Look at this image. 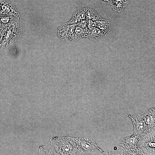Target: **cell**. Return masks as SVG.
<instances>
[{
    "mask_svg": "<svg viewBox=\"0 0 155 155\" xmlns=\"http://www.w3.org/2000/svg\"><path fill=\"white\" fill-rule=\"evenodd\" d=\"M131 120L134 128V135H145L149 134L152 131L146 123L143 114L136 115L126 114Z\"/></svg>",
    "mask_w": 155,
    "mask_h": 155,
    "instance_id": "6da1fadb",
    "label": "cell"
},
{
    "mask_svg": "<svg viewBox=\"0 0 155 155\" xmlns=\"http://www.w3.org/2000/svg\"><path fill=\"white\" fill-rule=\"evenodd\" d=\"M144 120L146 124L152 130L155 129V110L152 108L147 113L143 114Z\"/></svg>",
    "mask_w": 155,
    "mask_h": 155,
    "instance_id": "7a4b0ae2",
    "label": "cell"
},
{
    "mask_svg": "<svg viewBox=\"0 0 155 155\" xmlns=\"http://www.w3.org/2000/svg\"><path fill=\"white\" fill-rule=\"evenodd\" d=\"M129 0H113L111 7L113 9L118 12H120L128 5Z\"/></svg>",
    "mask_w": 155,
    "mask_h": 155,
    "instance_id": "3957f363",
    "label": "cell"
},
{
    "mask_svg": "<svg viewBox=\"0 0 155 155\" xmlns=\"http://www.w3.org/2000/svg\"><path fill=\"white\" fill-rule=\"evenodd\" d=\"M100 2L103 5H110L111 4L113 0H100Z\"/></svg>",
    "mask_w": 155,
    "mask_h": 155,
    "instance_id": "277c9868",
    "label": "cell"
}]
</instances>
